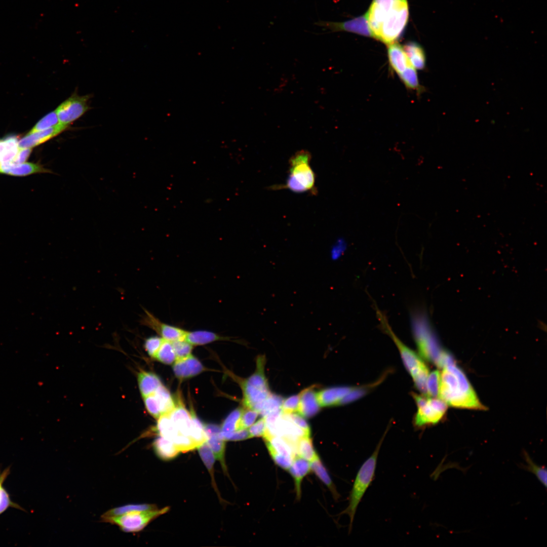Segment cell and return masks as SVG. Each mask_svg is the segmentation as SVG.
<instances>
[{
    "label": "cell",
    "mask_w": 547,
    "mask_h": 547,
    "mask_svg": "<svg viewBox=\"0 0 547 547\" xmlns=\"http://www.w3.org/2000/svg\"><path fill=\"white\" fill-rule=\"evenodd\" d=\"M157 430L160 436L171 441L179 434L169 414L162 415L159 417L158 419Z\"/></svg>",
    "instance_id": "29"
},
{
    "label": "cell",
    "mask_w": 547,
    "mask_h": 547,
    "mask_svg": "<svg viewBox=\"0 0 547 547\" xmlns=\"http://www.w3.org/2000/svg\"><path fill=\"white\" fill-rule=\"evenodd\" d=\"M9 507L23 510L20 506L11 500L9 493L5 488L2 486L0 488V515L6 511Z\"/></svg>",
    "instance_id": "45"
},
{
    "label": "cell",
    "mask_w": 547,
    "mask_h": 547,
    "mask_svg": "<svg viewBox=\"0 0 547 547\" xmlns=\"http://www.w3.org/2000/svg\"><path fill=\"white\" fill-rule=\"evenodd\" d=\"M137 377L139 389L143 398L153 394L162 384L159 377L150 372L141 370Z\"/></svg>",
    "instance_id": "21"
},
{
    "label": "cell",
    "mask_w": 547,
    "mask_h": 547,
    "mask_svg": "<svg viewBox=\"0 0 547 547\" xmlns=\"http://www.w3.org/2000/svg\"><path fill=\"white\" fill-rule=\"evenodd\" d=\"M169 415L179 434L190 438L191 415L182 401H177L175 407Z\"/></svg>",
    "instance_id": "16"
},
{
    "label": "cell",
    "mask_w": 547,
    "mask_h": 547,
    "mask_svg": "<svg viewBox=\"0 0 547 547\" xmlns=\"http://www.w3.org/2000/svg\"><path fill=\"white\" fill-rule=\"evenodd\" d=\"M315 24L329 30V32L346 31L373 37L366 14L343 22L319 20Z\"/></svg>",
    "instance_id": "11"
},
{
    "label": "cell",
    "mask_w": 547,
    "mask_h": 547,
    "mask_svg": "<svg viewBox=\"0 0 547 547\" xmlns=\"http://www.w3.org/2000/svg\"><path fill=\"white\" fill-rule=\"evenodd\" d=\"M441 374L439 371L435 370L429 373L426 383V395L431 397L438 396Z\"/></svg>",
    "instance_id": "39"
},
{
    "label": "cell",
    "mask_w": 547,
    "mask_h": 547,
    "mask_svg": "<svg viewBox=\"0 0 547 547\" xmlns=\"http://www.w3.org/2000/svg\"><path fill=\"white\" fill-rule=\"evenodd\" d=\"M311 470L312 471L320 480L329 488L333 498L337 500L340 495L325 467L318 456L310 463Z\"/></svg>",
    "instance_id": "24"
},
{
    "label": "cell",
    "mask_w": 547,
    "mask_h": 547,
    "mask_svg": "<svg viewBox=\"0 0 547 547\" xmlns=\"http://www.w3.org/2000/svg\"><path fill=\"white\" fill-rule=\"evenodd\" d=\"M199 455L204 463L207 468L212 477V482L217 492V489L215 483L214 477V464L215 457L214 454L206 442L201 445L198 448Z\"/></svg>",
    "instance_id": "35"
},
{
    "label": "cell",
    "mask_w": 547,
    "mask_h": 547,
    "mask_svg": "<svg viewBox=\"0 0 547 547\" xmlns=\"http://www.w3.org/2000/svg\"><path fill=\"white\" fill-rule=\"evenodd\" d=\"M523 456L527 464H521L520 466L534 474L539 481L546 488L547 484V473L546 468L544 466H540L535 464L531 459L527 452L525 451H523Z\"/></svg>",
    "instance_id": "34"
},
{
    "label": "cell",
    "mask_w": 547,
    "mask_h": 547,
    "mask_svg": "<svg viewBox=\"0 0 547 547\" xmlns=\"http://www.w3.org/2000/svg\"><path fill=\"white\" fill-rule=\"evenodd\" d=\"M283 414L287 418L292 421L294 423H295L297 426L302 429L308 435H310V427L306 421L304 420V419L300 415L295 413Z\"/></svg>",
    "instance_id": "49"
},
{
    "label": "cell",
    "mask_w": 547,
    "mask_h": 547,
    "mask_svg": "<svg viewBox=\"0 0 547 547\" xmlns=\"http://www.w3.org/2000/svg\"><path fill=\"white\" fill-rule=\"evenodd\" d=\"M50 172L43 166L30 163L12 164L11 163H0V173L13 176H26L37 173Z\"/></svg>",
    "instance_id": "18"
},
{
    "label": "cell",
    "mask_w": 547,
    "mask_h": 547,
    "mask_svg": "<svg viewBox=\"0 0 547 547\" xmlns=\"http://www.w3.org/2000/svg\"><path fill=\"white\" fill-rule=\"evenodd\" d=\"M288 471L294 480L296 498L299 499L302 480L311 471L309 461L296 455Z\"/></svg>",
    "instance_id": "19"
},
{
    "label": "cell",
    "mask_w": 547,
    "mask_h": 547,
    "mask_svg": "<svg viewBox=\"0 0 547 547\" xmlns=\"http://www.w3.org/2000/svg\"><path fill=\"white\" fill-rule=\"evenodd\" d=\"M299 395V402L297 412L306 418L315 415L319 411L321 406L314 386L303 389Z\"/></svg>",
    "instance_id": "15"
},
{
    "label": "cell",
    "mask_w": 547,
    "mask_h": 547,
    "mask_svg": "<svg viewBox=\"0 0 547 547\" xmlns=\"http://www.w3.org/2000/svg\"><path fill=\"white\" fill-rule=\"evenodd\" d=\"M147 412L154 418L158 419L161 415V407L154 393L143 398Z\"/></svg>",
    "instance_id": "41"
},
{
    "label": "cell",
    "mask_w": 547,
    "mask_h": 547,
    "mask_svg": "<svg viewBox=\"0 0 547 547\" xmlns=\"http://www.w3.org/2000/svg\"><path fill=\"white\" fill-rule=\"evenodd\" d=\"M283 400L282 397L270 394L262 404L259 414H260L262 417H265L269 414L281 412Z\"/></svg>",
    "instance_id": "32"
},
{
    "label": "cell",
    "mask_w": 547,
    "mask_h": 547,
    "mask_svg": "<svg viewBox=\"0 0 547 547\" xmlns=\"http://www.w3.org/2000/svg\"><path fill=\"white\" fill-rule=\"evenodd\" d=\"M153 447L158 456L164 460L173 459L180 453L171 441L160 435L153 441Z\"/></svg>",
    "instance_id": "22"
},
{
    "label": "cell",
    "mask_w": 547,
    "mask_h": 547,
    "mask_svg": "<svg viewBox=\"0 0 547 547\" xmlns=\"http://www.w3.org/2000/svg\"><path fill=\"white\" fill-rule=\"evenodd\" d=\"M227 339V338L206 330L187 331L185 340L192 345L206 344L215 341Z\"/></svg>",
    "instance_id": "23"
},
{
    "label": "cell",
    "mask_w": 547,
    "mask_h": 547,
    "mask_svg": "<svg viewBox=\"0 0 547 547\" xmlns=\"http://www.w3.org/2000/svg\"><path fill=\"white\" fill-rule=\"evenodd\" d=\"M373 37L386 44L395 43L409 18L407 0H373L366 13Z\"/></svg>",
    "instance_id": "1"
},
{
    "label": "cell",
    "mask_w": 547,
    "mask_h": 547,
    "mask_svg": "<svg viewBox=\"0 0 547 547\" xmlns=\"http://www.w3.org/2000/svg\"><path fill=\"white\" fill-rule=\"evenodd\" d=\"M399 75L407 87L411 89H415L418 86L417 73L415 68L412 65L408 67Z\"/></svg>",
    "instance_id": "42"
},
{
    "label": "cell",
    "mask_w": 547,
    "mask_h": 547,
    "mask_svg": "<svg viewBox=\"0 0 547 547\" xmlns=\"http://www.w3.org/2000/svg\"><path fill=\"white\" fill-rule=\"evenodd\" d=\"M154 358L165 364L170 365L174 363L176 355L172 342L164 339Z\"/></svg>",
    "instance_id": "36"
},
{
    "label": "cell",
    "mask_w": 547,
    "mask_h": 547,
    "mask_svg": "<svg viewBox=\"0 0 547 547\" xmlns=\"http://www.w3.org/2000/svg\"><path fill=\"white\" fill-rule=\"evenodd\" d=\"M387 54L390 65L399 74L412 65L403 48L395 42L388 45Z\"/></svg>",
    "instance_id": "20"
},
{
    "label": "cell",
    "mask_w": 547,
    "mask_h": 547,
    "mask_svg": "<svg viewBox=\"0 0 547 547\" xmlns=\"http://www.w3.org/2000/svg\"><path fill=\"white\" fill-rule=\"evenodd\" d=\"M411 64L416 69H422L425 63V56L421 47L414 42L406 44L403 48Z\"/></svg>",
    "instance_id": "26"
},
{
    "label": "cell",
    "mask_w": 547,
    "mask_h": 547,
    "mask_svg": "<svg viewBox=\"0 0 547 547\" xmlns=\"http://www.w3.org/2000/svg\"><path fill=\"white\" fill-rule=\"evenodd\" d=\"M158 509L154 504H128L119 507L113 508L106 512L101 517V519L118 516L130 510L147 511Z\"/></svg>",
    "instance_id": "33"
},
{
    "label": "cell",
    "mask_w": 547,
    "mask_h": 547,
    "mask_svg": "<svg viewBox=\"0 0 547 547\" xmlns=\"http://www.w3.org/2000/svg\"><path fill=\"white\" fill-rule=\"evenodd\" d=\"M414 337L420 356L439 366L445 351L441 349L424 316L415 315L413 318Z\"/></svg>",
    "instance_id": "7"
},
{
    "label": "cell",
    "mask_w": 547,
    "mask_h": 547,
    "mask_svg": "<svg viewBox=\"0 0 547 547\" xmlns=\"http://www.w3.org/2000/svg\"><path fill=\"white\" fill-rule=\"evenodd\" d=\"M259 413L252 409L246 408L243 410L239 424L238 430L246 429L251 426L258 417Z\"/></svg>",
    "instance_id": "43"
},
{
    "label": "cell",
    "mask_w": 547,
    "mask_h": 547,
    "mask_svg": "<svg viewBox=\"0 0 547 547\" xmlns=\"http://www.w3.org/2000/svg\"><path fill=\"white\" fill-rule=\"evenodd\" d=\"M265 362L264 357H258L256 360L255 372L241 384L243 394L244 406L258 412L262 404L270 394L264 372Z\"/></svg>",
    "instance_id": "6"
},
{
    "label": "cell",
    "mask_w": 547,
    "mask_h": 547,
    "mask_svg": "<svg viewBox=\"0 0 547 547\" xmlns=\"http://www.w3.org/2000/svg\"><path fill=\"white\" fill-rule=\"evenodd\" d=\"M311 158L307 150L296 152L289 160L290 174L286 183L273 186L274 189L288 188L296 192L315 191L316 175L309 165Z\"/></svg>",
    "instance_id": "5"
},
{
    "label": "cell",
    "mask_w": 547,
    "mask_h": 547,
    "mask_svg": "<svg viewBox=\"0 0 547 547\" xmlns=\"http://www.w3.org/2000/svg\"><path fill=\"white\" fill-rule=\"evenodd\" d=\"M159 402L161 415L169 414L174 409L175 402L169 390L163 384H161L154 392Z\"/></svg>",
    "instance_id": "30"
},
{
    "label": "cell",
    "mask_w": 547,
    "mask_h": 547,
    "mask_svg": "<svg viewBox=\"0 0 547 547\" xmlns=\"http://www.w3.org/2000/svg\"><path fill=\"white\" fill-rule=\"evenodd\" d=\"M89 98L88 95L74 94L63 102L55 110L59 123L68 126L81 117L89 110Z\"/></svg>",
    "instance_id": "10"
},
{
    "label": "cell",
    "mask_w": 547,
    "mask_h": 547,
    "mask_svg": "<svg viewBox=\"0 0 547 547\" xmlns=\"http://www.w3.org/2000/svg\"><path fill=\"white\" fill-rule=\"evenodd\" d=\"M417 407L414 423L418 427L438 423L444 416L447 404L441 399L413 394Z\"/></svg>",
    "instance_id": "9"
},
{
    "label": "cell",
    "mask_w": 547,
    "mask_h": 547,
    "mask_svg": "<svg viewBox=\"0 0 547 547\" xmlns=\"http://www.w3.org/2000/svg\"><path fill=\"white\" fill-rule=\"evenodd\" d=\"M173 370L175 375L182 380L198 375L205 370V368L197 358L190 355L185 358L176 360Z\"/></svg>",
    "instance_id": "14"
},
{
    "label": "cell",
    "mask_w": 547,
    "mask_h": 547,
    "mask_svg": "<svg viewBox=\"0 0 547 547\" xmlns=\"http://www.w3.org/2000/svg\"><path fill=\"white\" fill-rule=\"evenodd\" d=\"M220 437L226 441H238L247 439L250 438L248 429H242L231 433H223L221 431Z\"/></svg>",
    "instance_id": "47"
},
{
    "label": "cell",
    "mask_w": 547,
    "mask_h": 547,
    "mask_svg": "<svg viewBox=\"0 0 547 547\" xmlns=\"http://www.w3.org/2000/svg\"><path fill=\"white\" fill-rule=\"evenodd\" d=\"M31 148H20L15 158L11 162L12 164H20L24 163L31 152Z\"/></svg>",
    "instance_id": "50"
},
{
    "label": "cell",
    "mask_w": 547,
    "mask_h": 547,
    "mask_svg": "<svg viewBox=\"0 0 547 547\" xmlns=\"http://www.w3.org/2000/svg\"><path fill=\"white\" fill-rule=\"evenodd\" d=\"M171 342L176 355V360L185 358L191 355L192 345L185 339Z\"/></svg>",
    "instance_id": "40"
},
{
    "label": "cell",
    "mask_w": 547,
    "mask_h": 547,
    "mask_svg": "<svg viewBox=\"0 0 547 547\" xmlns=\"http://www.w3.org/2000/svg\"><path fill=\"white\" fill-rule=\"evenodd\" d=\"M250 438L264 437L266 434V426L264 417L253 423L248 429Z\"/></svg>",
    "instance_id": "48"
},
{
    "label": "cell",
    "mask_w": 547,
    "mask_h": 547,
    "mask_svg": "<svg viewBox=\"0 0 547 547\" xmlns=\"http://www.w3.org/2000/svg\"><path fill=\"white\" fill-rule=\"evenodd\" d=\"M169 507L147 511L130 510L121 515L101 519L102 522L118 526L125 532L142 530L152 520L167 512Z\"/></svg>",
    "instance_id": "8"
},
{
    "label": "cell",
    "mask_w": 547,
    "mask_h": 547,
    "mask_svg": "<svg viewBox=\"0 0 547 547\" xmlns=\"http://www.w3.org/2000/svg\"><path fill=\"white\" fill-rule=\"evenodd\" d=\"M384 434L375 449L362 464L356 475L349 496L348 505L340 514H347L349 518V533L352 529L354 517L358 506L366 490L374 479L377 461Z\"/></svg>",
    "instance_id": "4"
},
{
    "label": "cell",
    "mask_w": 547,
    "mask_h": 547,
    "mask_svg": "<svg viewBox=\"0 0 547 547\" xmlns=\"http://www.w3.org/2000/svg\"><path fill=\"white\" fill-rule=\"evenodd\" d=\"M190 412L191 415L190 437L198 447L207 441L204 424L197 417L193 410Z\"/></svg>",
    "instance_id": "31"
},
{
    "label": "cell",
    "mask_w": 547,
    "mask_h": 547,
    "mask_svg": "<svg viewBox=\"0 0 547 547\" xmlns=\"http://www.w3.org/2000/svg\"><path fill=\"white\" fill-rule=\"evenodd\" d=\"M355 387L337 386L325 388L317 393V399L321 406L341 405L342 400Z\"/></svg>",
    "instance_id": "17"
},
{
    "label": "cell",
    "mask_w": 547,
    "mask_h": 547,
    "mask_svg": "<svg viewBox=\"0 0 547 547\" xmlns=\"http://www.w3.org/2000/svg\"><path fill=\"white\" fill-rule=\"evenodd\" d=\"M377 316L382 329L387 334L398 347L404 364L410 373L416 387L426 394V383L429 374L427 366L417 354L404 344L395 334L384 315L376 309Z\"/></svg>",
    "instance_id": "3"
},
{
    "label": "cell",
    "mask_w": 547,
    "mask_h": 547,
    "mask_svg": "<svg viewBox=\"0 0 547 547\" xmlns=\"http://www.w3.org/2000/svg\"><path fill=\"white\" fill-rule=\"evenodd\" d=\"M243 411L242 408L233 410L224 420L221 427L223 433H231L238 430L240 420Z\"/></svg>",
    "instance_id": "37"
},
{
    "label": "cell",
    "mask_w": 547,
    "mask_h": 547,
    "mask_svg": "<svg viewBox=\"0 0 547 547\" xmlns=\"http://www.w3.org/2000/svg\"><path fill=\"white\" fill-rule=\"evenodd\" d=\"M16 136L11 135L0 139V163H11L19 151Z\"/></svg>",
    "instance_id": "25"
},
{
    "label": "cell",
    "mask_w": 547,
    "mask_h": 547,
    "mask_svg": "<svg viewBox=\"0 0 547 547\" xmlns=\"http://www.w3.org/2000/svg\"><path fill=\"white\" fill-rule=\"evenodd\" d=\"M68 127L59 124L46 130L32 133H28L18 141V147L20 148H31L57 136L66 130Z\"/></svg>",
    "instance_id": "13"
},
{
    "label": "cell",
    "mask_w": 547,
    "mask_h": 547,
    "mask_svg": "<svg viewBox=\"0 0 547 547\" xmlns=\"http://www.w3.org/2000/svg\"><path fill=\"white\" fill-rule=\"evenodd\" d=\"M344 243L341 240H339L331 250L330 256L332 260L337 259L344 249Z\"/></svg>",
    "instance_id": "51"
},
{
    "label": "cell",
    "mask_w": 547,
    "mask_h": 547,
    "mask_svg": "<svg viewBox=\"0 0 547 547\" xmlns=\"http://www.w3.org/2000/svg\"><path fill=\"white\" fill-rule=\"evenodd\" d=\"M438 396L447 405L454 407L486 409L465 374L454 362L443 368Z\"/></svg>",
    "instance_id": "2"
},
{
    "label": "cell",
    "mask_w": 547,
    "mask_h": 547,
    "mask_svg": "<svg viewBox=\"0 0 547 547\" xmlns=\"http://www.w3.org/2000/svg\"><path fill=\"white\" fill-rule=\"evenodd\" d=\"M163 341L164 339L159 336H151L146 339L144 346L150 357L154 358Z\"/></svg>",
    "instance_id": "44"
},
{
    "label": "cell",
    "mask_w": 547,
    "mask_h": 547,
    "mask_svg": "<svg viewBox=\"0 0 547 547\" xmlns=\"http://www.w3.org/2000/svg\"><path fill=\"white\" fill-rule=\"evenodd\" d=\"M140 323L154 331L164 340L170 342L185 339L187 331L162 322L146 309H144Z\"/></svg>",
    "instance_id": "12"
},
{
    "label": "cell",
    "mask_w": 547,
    "mask_h": 547,
    "mask_svg": "<svg viewBox=\"0 0 547 547\" xmlns=\"http://www.w3.org/2000/svg\"><path fill=\"white\" fill-rule=\"evenodd\" d=\"M59 123L56 110L48 113L40 120L29 132L30 133L46 130L54 127Z\"/></svg>",
    "instance_id": "38"
},
{
    "label": "cell",
    "mask_w": 547,
    "mask_h": 547,
    "mask_svg": "<svg viewBox=\"0 0 547 547\" xmlns=\"http://www.w3.org/2000/svg\"><path fill=\"white\" fill-rule=\"evenodd\" d=\"M295 448L297 455L309 462L319 456L309 436H304L299 439L295 443Z\"/></svg>",
    "instance_id": "28"
},
{
    "label": "cell",
    "mask_w": 547,
    "mask_h": 547,
    "mask_svg": "<svg viewBox=\"0 0 547 547\" xmlns=\"http://www.w3.org/2000/svg\"><path fill=\"white\" fill-rule=\"evenodd\" d=\"M299 398V395H294L284 400L282 405V413L289 414L297 412Z\"/></svg>",
    "instance_id": "46"
},
{
    "label": "cell",
    "mask_w": 547,
    "mask_h": 547,
    "mask_svg": "<svg viewBox=\"0 0 547 547\" xmlns=\"http://www.w3.org/2000/svg\"><path fill=\"white\" fill-rule=\"evenodd\" d=\"M220 433L207 435L206 442L212 450L215 458L219 460L224 471L226 472L224 458L225 441L220 437Z\"/></svg>",
    "instance_id": "27"
}]
</instances>
